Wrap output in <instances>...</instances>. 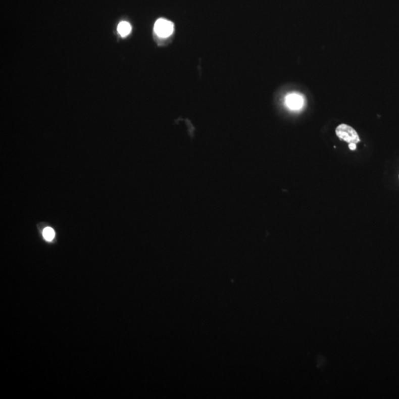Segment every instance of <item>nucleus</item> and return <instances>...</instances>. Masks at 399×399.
<instances>
[{"instance_id":"nucleus-2","label":"nucleus","mask_w":399,"mask_h":399,"mask_svg":"<svg viewBox=\"0 0 399 399\" xmlns=\"http://www.w3.org/2000/svg\"><path fill=\"white\" fill-rule=\"evenodd\" d=\"M154 30L160 37H169L173 33L174 24L170 20L159 19L155 23Z\"/></svg>"},{"instance_id":"nucleus-4","label":"nucleus","mask_w":399,"mask_h":399,"mask_svg":"<svg viewBox=\"0 0 399 399\" xmlns=\"http://www.w3.org/2000/svg\"><path fill=\"white\" fill-rule=\"evenodd\" d=\"M118 32L121 36L123 37H125V36H128L130 34L131 30H132V27H131L130 24L129 22H121L118 25Z\"/></svg>"},{"instance_id":"nucleus-6","label":"nucleus","mask_w":399,"mask_h":399,"mask_svg":"<svg viewBox=\"0 0 399 399\" xmlns=\"http://www.w3.org/2000/svg\"><path fill=\"white\" fill-rule=\"evenodd\" d=\"M349 149L351 150H355L357 149V145H356V143H349Z\"/></svg>"},{"instance_id":"nucleus-3","label":"nucleus","mask_w":399,"mask_h":399,"mask_svg":"<svg viewBox=\"0 0 399 399\" xmlns=\"http://www.w3.org/2000/svg\"><path fill=\"white\" fill-rule=\"evenodd\" d=\"M285 105L291 110H299L304 105V98L301 94L291 92L285 97Z\"/></svg>"},{"instance_id":"nucleus-5","label":"nucleus","mask_w":399,"mask_h":399,"mask_svg":"<svg viewBox=\"0 0 399 399\" xmlns=\"http://www.w3.org/2000/svg\"><path fill=\"white\" fill-rule=\"evenodd\" d=\"M43 237L47 241H52L55 237V232H54V229L51 227L45 228L43 231Z\"/></svg>"},{"instance_id":"nucleus-1","label":"nucleus","mask_w":399,"mask_h":399,"mask_svg":"<svg viewBox=\"0 0 399 399\" xmlns=\"http://www.w3.org/2000/svg\"><path fill=\"white\" fill-rule=\"evenodd\" d=\"M336 134L340 139L344 140L347 143H354L357 144L360 141L358 133L351 126L341 124L336 129Z\"/></svg>"}]
</instances>
